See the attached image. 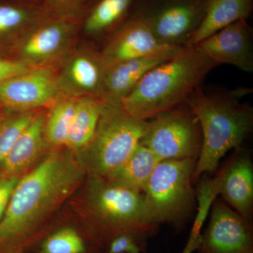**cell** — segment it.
Returning a JSON list of instances; mask_svg holds the SVG:
<instances>
[{"label": "cell", "mask_w": 253, "mask_h": 253, "mask_svg": "<svg viewBox=\"0 0 253 253\" xmlns=\"http://www.w3.org/2000/svg\"><path fill=\"white\" fill-rule=\"evenodd\" d=\"M177 54L153 55L106 67L99 99L107 102L121 103L146 73Z\"/></svg>", "instance_id": "cell-16"}, {"label": "cell", "mask_w": 253, "mask_h": 253, "mask_svg": "<svg viewBox=\"0 0 253 253\" xmlns=\"http://www.w3.org/2000/svg\"><path fill=\"white\" fill-rule=\"evenodd\" d=\"M105 70L100 51L87 47L75 51L66 58L57 73L61 94L68 97L99 99Z\"/></svg>", "instance_id": "cell-13"}, {"label": "cell", "mask_w": 253, "mask_h": 253, "mask_svg": "<svg viewBox=\"0 0 253 253\" xmlns=\"http://www.w3.org/2000/svg\"><path fill=\"white\" fill-rule=\"evenodd\" d=\"M217 66L196 46H186L146 73L120 104L131 117L148 121L185 104Z\"/></svg>", "instance_id": "cell-2"}, {"label": "cell", "mask_w": 253, "mask_h": 253, "mask_svg": "<svg viewBox=\"0 0 253 253\" xmlns=\"http://www.w3.org/2000/svg\"><path fill=\"white\" fill-rule=\"evenodd\" d=\"M81 0H46V9L49 14L54 17H71Z\"/></svg>", "instance_id": "cell-30"}, {"label": "cell", "mask_w": 253, "mask_h": 253, "mask_svg": "<svg viewBox=\"0 0 253 253\" xmlns=\"http://www.w3.org/2000/svg\"><path fill=\"white\" fill-rule=\"evenodd\" d=\"M199 253H253L252 221L215 199L207 228L201 234Z\"/></svg>", "instance_id": "cell-9"}, {"label": "cell", "mask_w": 253, "mask_h": 253, "mask_svg": "<svg viewBox=\"0 0 253 253\" xmlns=\"http://www.w3.org/2000/svg\"><path fill=\"white\" fill-rule=\"evenodd\" d=\"M57 73L52 68H33L0 83V106L17 113L31 112L61 97Z\"/></svg>", "instance_id": "cell-10"}, {"label": "cell", "mask_w": 253, "mask_h": 253, "mask_svg": "<svg viewBox=\"0 0 253 253\" xmlns=\"http://www.w3.org/2000/svg\"><path fill=\"white\" fill-rule=\"evenodd\" d=\"M32 68L20 60L0 58V83L27 72Z\"/></svg>", "instance_id": "cell-29"}, {"label": "cell", "mask_w": 253, "mask_h": 253, "mask_svg": "<svg viewBox=\"0 0 253 253\" xmlns=\"http://www.w3.org/2000/svg\"><path fill=\"white\" fill-rule=\"evenodd\" d=\"M184 48L166 45L158 41L146 18L140 16L119 28L100 52L106 68L153 55L176 54Z\"/></svg>", "instance_id": "cell-11"}, {"label": "cell", "mask_w": 253, "mask_h": 253, "mask_svg": "<svg viewBox=\"0 0 253 253\" xmlns=\"http://www.w3.org/2000/svg\"><path fill=\"white\" fill-rule=\"evenodd\" d=\"M86 172L73 153L53 151L21 176L0 222V244L24 238L72 194Z\"/></svg>", "instance_id": "cell-1"}, {"label": "cell", "mask_w": 253, "mask_h": 253, "mask_svg": "<svg viewBox=\"0 0 253 253\" xmlns=\"http://www.w3.org/2000/svg\"><path fill=\"white\" fill-rule=\"evenodd\" d=\"M160 161L151 150L139 142L126 161L104 179L116 185L142 192Z\"/></svg>", "instance_id": "cell-19"}, {"label": "cell", "mask_w": 253, "mask_h": 253, "mask_svg": "<svg viewBox=\"0 0 253 253\" xmlns=\"http://www.w3.org/2000/svg\"><path fill=\"white\" fill-rule=\"evenodd\" d=\"M183 105L147 121L146 131L139 142L161 161H197L201 152L202 132L199 120L187 105L184 107Z\"/></svg>", "instance_id": "cell-7"}, {"label": "cell", "mask_w": 253, "mask_h": 253, "mask_svg": "<svg viewBox=\"0 0 253 253\" xmlns=\"http://www.w3.org/2000/svg\"><path fill=\"white\" fill-rule=\"evenodd\" d=\"M71 17L46 19L16 43V59L31 68L47 67L68 54L75 36Z\"/></svg>", "instance_id": "cell-8"}, {"label": "cell", "mask_w": 253, "mask_h": 253, "mask_svg": "<svg viewBox=\"0 0 253 253\" xmlns=\"http://www.w3.org/2000/svg\"><path fill=\"white\" fill-rule=\"evenodd\" d=\"M77 101L78 98L61 96L53 103L45 116L44 125V136L49 145H66Z\"/></svg>", "instance_id": "cell-22"}, {"label": "cell", "mask_w": 253, "mask_h": 253, "mask_svg": "<svg viewBox=\"0 0 253 253\" xmlns=\"http://www.w3.org/2000/svg\"><path fill=\"white\" fill-rule=\"evenodd\" d=\"M196 160H167L157 165L142 191L150 221L179 224L189 215L195 203L193 173Z\"/></svg>", "instance_id": "cell-6"}, {"label": "cell", "mask_w": 253, "mask_h": 253, "mask_svg": "<svg viewBox=\"0 0 253 253\" xmlns=\"http://www.w3.org/2000/svg\"><path fill=\"white\" fill-rule=\"evenodd\" d=\"M196 249H197V246H189V245L186 244L185 249H184L182 253H191Z\"/></svg>", "instance_id": "cell-31"}, {"label": "cell", "mask_w": 253, "mask_h": 253, "mask_svg": "<svg viewBox=\"0 0 253 253\" xmlns=\"http://www.w3.org/2000/svg\"><path fill=\"white\" fill-rule=\"evenodd\" d=\"M49 15L45 9L31 6L1 5L0 6V39L14 38L17 42L26 33ZM16 42V43H17Z\"/></svg>", "instance_id": "cell-21"}, {"label": "cell", "mask_w": 253, "mask_h": 253, "mask_svg": "<svg viewBox=\"0 0 253 253\" xmlns=\"http://www.w3.org/2000/svg\"><path fill=\"white\" fill-rule=\"evenodd\" d=\"M35 116L31 111L0 119V166Z\"/></svg>", "instance_id": "cell-24"}, {"label": "cell", "mask_w": 253, "mask_h": 253, "mask_svg": "<svg viewBox=\"0 0 253 253\" xmlns=\"http://www.w3.org/2000/svg\"><path fill=\"white\" fill-rule=\"evenodd\" d=\"M206 4L176 1L145 18L158 41L166 45L185 47L202 21Z\"/></svg>", "instance_id": "cell-14"}, {"label": "cell", "mask_w": 253, "mask_h": 253, "mask_svg": "<svg viewBox=\"0 0 253 253\" xmlns=\"http://www.w3.org/2000/svg\"><path fill=\"white\" fill-rule=\"evenodd\" d=\"M252 6L253 0H208L202 21L186 47L196 45L232 23L246 20Z\"/></svg>", "instance_id": "cell-18"}, {"label": "cell", "mask_w": 253, "mask_h": 253, "mask_svg": "<svg viewBox=\"0 0 253 253\" xmlns=\"http://www.w3.org/2000/svg\"><path fill=\"white\" fill-rule=\"evenodd\" d=\"M84 240L77 231L65 227L51 234L43 242L41 253H85Z\"/></svg>", "instance_id": "cell-25"}, {"label": "cell", "mask_w": 253, "mask_h": 253, "mask_svg": "<svg viewBox=\"0 0 253 253\" xmlns=\"http://www.w3.org/2000/svg\"><path fill=\"white\" fill-rule=\"evenodd\" d=\"M89 217L102 235L111 239L123 233L149 235L157 227L151 223L142 192L89 176L85 195Z\"/></svg>", "instance_id": "cell-5"}, {"label": "cell", "mask_w": 253, "mask_h": 253, "mask_svg": "<svg viewBox=\"0 0 253 253\" xmlns=\"http://www.w3.org/2000/svg\"><path fill=\"white\" fill-rule=\"evenodd\" d=\"M45 116L36 114L1 165L2 174L22 176L39 161L48 144L44 136Z\"/></svg>", "instance_id": "cell-17"}, {"label": "cell", "mask_w": 253, "mask_h": 253, "mask_svg": "<svg viewBox=\"0 0 253 253\" xmlns=\"http://www.w3.org/2000/svg\"><path fill=\"white\" fill-rule=\"evenodd\" d=\"M146 236L134 233L118 234L110 240L108 253H141Z\"/></svg>", "instance_id": "cell-27"}, {"label": "cell", "mask_w": 253, "mask_h": 253, "mask_svg": "<svg viewBox=\"0 0 253 253\" xmlns=\"http://www.w3.org/2000/svg\"><path fill=\"white\" fill-rule=\"evenodd\" d=\"M19 179V176L5 174L0 176V222L4 217L11 195Z\"/></svg>", "instance_id": "cell-28"}, {"label": "cell", "mask_w": 253, "mask_h": 253, "mask_svg": "<svg viewBox=\"0 0 253 253\" xmlns=\"http://www.w3.org/2000/svg\"><path fill=\"white\" fill-rule=\"evenodd\" d=\"M104 101L91 96L78 98L76 111L65 146L75 153L83 149L92 139L101 116Z\"/></svg>", "instance_id": "cell-20"}, {"label": "cell", "mask_w": 253, "mask_h": 253, "mask_svg": "<svg viewBox=\"0 0 253 253\" xmlns=\"http://www.w3.org/2000/svg\"><path fill=\"white\" fill-rule=\"evenodd\" d=\"M218 194L219 193H218L217 176H216L215 179L204 181L200 186L199 194H198L199 202V212L196 216L194 226L190 234L189 241H188L189 244L199 242L201 237V229L204 226L208 211Z\"/></svg>", "instance_id": "cell-26"}, {"label": "cell", "mask_w": 253, "mask_h": 253, "mask_svg": "<svg viewBox=\"0 0 253 253\" xmlns=\"http://www.w3.org/2000/svg\"><path fill=\"white\" fill-rule=\"evenodd\" d=\"M146 126L147 121L131 117L120 103L104 101L92 139L73 154L89 176L106 177L135 149Z\"/></svg>", "instance_id": "cell-4"}, {"label": "cell", "mask_w": 253, "mask_h": 253, "mask_svg": "<svg viewBox=\"0 0 253 253\" xmlns=\"http://www.w3.org/2000/svg\"><path fill=\"white\" fill-rule=\"evenodd\" d=\"M132 0H100L85 22L84 31L96 35L107 31L126 14Z\"/></svg>", "instance_id": "cell-23"}, {"label": "cell", "mask_w": 253, "mask_h": 253, "mask_svg": "<svg viewBox=\"0 0 253 253\" xmlns=\"http://www.w3.org/2000/svg\"><path fill=\"white\" fill-rule=\"evenodd\" d=\"M194 46L217 66L229 64L253 72V30L246 20L222 28Z\"/></svg>", "instance_id": "cell-12"}, {"label": "cell", "mask_w": 253, "mask_h": 253, "mask_svg": "<svg viewBox=\"0 0 253 253\" xmlns=\"http://www.w3.org/2000/svg\"><path fill=\"white\" fill-rule=\"evenodd\" d=\"M218 193L229 207L245 219L253 215V166L247 155L236 156L217 176Z\"/></svg>", "instance_id": "cell-15"}, {"label": "cell", "mask_w": 253, "mask_h": 253, "mask_svg": "<svg viewBox=\"0 0 253 253\" xmlns=\"http://www.w3.org/2000/svg\"><path fill=\"white\" fill-rule=\"evenodd\" d=\"M250 89L207 94L199 87L186 104L199 120L202 146L196 161L193 181L217 168L221 158L231 149H239L251 135L253 109L239 99Z\"/></svg>", "instance_id": "cell-3"}]
</instances>
